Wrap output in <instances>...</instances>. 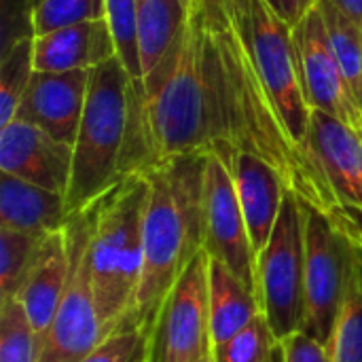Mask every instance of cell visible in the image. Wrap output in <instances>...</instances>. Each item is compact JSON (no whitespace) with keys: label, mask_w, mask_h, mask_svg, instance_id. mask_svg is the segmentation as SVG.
I'll return each mask as SVG.
<instances>
[{"label":"cell","mask_w":362,"mask_h":362,"mask_svg":"<svg viewBox=\"0 0 362 362\" xmlns=\"http://www.w3.org/2000/svg\"><path fill=\"white\" fill-rule=\"evenodd\" d=\"M187 2H189V6H191V0H187Z\"/></svg>","instance_id":"cell-37"},{"label":"cell","mask_w":362,"mask_h":362,"mask_svg":"<svg viewBox=\"0 0 362 362\" xmlns=\"http://www.w3.org/2000/svg\"><path fill=\"white\" fill-rule=\"evenodd\" d=\"M91 221L93 210L89 204L70 214L64 227L68 242V278L38 362H78L104 339L89 269Z\"/></svg>","instance_id":"cell-7"},{"label":"cell","mask_w":362,"mask_h":362,"mask_svg":"<svg viewBox=\"0 0 362 362\" xmlns=\"http://www.w3.org/2000/svg\"><path fill=\"white\" fill-rule=\"evenodd\" d=\"M305 314L303 333L331 348L346 293L348 244L339 223L305 204Z\"/></svg>","instance_id":"cell-8"},{"label":"cell","mask_w":362,"mask_h":362,"mask_svg":"<svg viewBox=\"0 0 362 362\" xmlns=\"http://www.w3.org/2000/svg\"><path fill=\"white\" fill-rule=\"evenodd\" d=\"M66 278H68L66 229H57V231L45 235V240L38 248L36 261L17 293V299L23 305L25 316L34 329L36 344H38V356H40L45 339L49 335V329L53 325V318L57 314V305L64 295Z\"/></svg>","instance_id":"cell-16"},{"label":"cell","mask_w":362,"mask_h":362,"mask_svg":"<svg viewBox=\"0 0 362 362\" xmlns=\"http://www.w3.org/2000/svg\"><path fill=\"white\" fill-rule=\"evenodd\" d=\"M210 257L202 250L168 293L148 335L146 362H199L212 352Z\"/></svg>","instance_id":"cell-9"},{"label":"cell","mask_w":362,"mask_h":362,"mask_svg":"<svg viewBox=\"0 0 362 362\" xmlns=\"http://www.w3.org/2000/svg\"><path fill=\"white\" fill-rule=\"evenodd\" d=\"M146 197V176L129 174L91 202L89 269L104 337L134 329V310L144 265L142 233Z\"/></svg>","instance_id":"cell-3"},{"label":"cell","mask_w":362,"mask_h":362,"mask_svg":"<svg viewBox=\"0 0 362 362\" xmlns=\"http://www.w3.org/2000/svg\"><path fill=\"white\" fill-rule=\"evenodd\" d=\"M263 362H284V346H282V341H278V344L269 350V354L265 356V361Z\"/></svg>","instance_id":"cell-34"},{"label":"cell","mask_w":362,"mask_h":362,"mask_svg":"<svg viewBox=\"0 0 362 362\" xmlns=\"http://www.w3.org/2000/svg\"><path fill=\"white\" fill-rule=\"evenodd\" d=\"M331 216L339 223L348 244L346 293L331 341V356L333 362H362V223L346 208Z\"/></svg>","instance_id":"cell-18"},{"label":"cell","mask_w":362,"mask_h":362,"mask_svg":"<svg viewBox=\"0 0 362 362\" xmlns=\"http://www.w3.org/2000/svg\"><path fill=\"white\" fill-rule=\"evenodd\" d=\"M276 344L278 337L261 312L229 341L214 346L212 354L216 362H263Z\"/></svg>","instance_id":"cell-28"},{"label":"cell","mask_w":362,"mask_h":362,"mask_svg":"<svg viewBox=\"0 0 362 362\" xmlns=\"http://www.w3.org/2000/svg\"><path fill=\"white\" fill-rule=\"evenodd\" d=\"M233 151L229 142H216L208 151L204 174V250L257 293V252L231 172Z\"/></svg>","instance_id":"cell-10"},{"label":"cell","mask_w":362,"mask_h":362,"mask_svg":"<svg viewBox=\"0 0 362 362\" xmlns=\"http://www.w3.org/2000/svg\"><path fill=\"white\" fill-rule=\"evenodd\" d=\"M333 4H337L352 21H356L362 28V0H331Z\"/></svg>","instance_id":"cell-33"},{"label":"cell","mask_w":362,"mask_h":362,"mask_svg":"<svg viewBox=\"0 0 362 362\" xmlns=\"http://www.w3.org/2000/svg\"><path fill=\"white\" fill-rule=\"evenodd\" d=\"M104 17L106 0H40L30 13V28L32 36H40L66 25Z\"/></svg>","instance_id":"cell-26"},{"label":"cell","mask_w":362,"mask_h":362,"mask_svg":"<svg viewBox=\"0 0 362 362\" xmlns=\"http://www.w3.org/2000/svg\"><path fill=\"white\" fill-rule=\"evenodd\" d=\"M0 362H38L36 335L17 297L0 299Z\"/></svg>","instance_id":"cell-25"},{"label":"cell","mask_w":362,"mask_h":362,"mask_svg":"<svg viewBox=\"0 0 362 362\" xmlns=\"http://www.w3.org/2000/svg\"><path fill=\"white\" fill-rule=\"evenodd\" d=\"M34 74V38L17 36L2 47L0 57V127L15 119L19 102Z\"/></svg>","instance_id":"cell-23"},{"label":"cell","mask_w":362,"mask_h":362,"mask_svg":"<svg viewBox=\"0 0 362 362\" xmlns=\"http://www.w3.org/2000/svg\"><path fill=\"white\" fill-rule=\"evenodd\" d=\"M242 42L272 95L293 140L314 157L310 146L312 106L308 102L293 28L265 0H233Z\"/></svg>","instance_id":"cell-5"},{"label":"cell","mask_w":362,"mask_h":362,"mask_svg":"<svg viewBox=\"0 0 362 362\" xmlns=\"http://www.w3.org/2000/svg\"><path fill=\"white\" fill-rule=\"evenodd\" d=\"M310 146L341 208L362 214V129L312 110Z\"/></svg>","instance_id":"cell-14"},{"label":"cell","mask_w":362,"mask_h":362,"mask_svg":"<svg viewBox=\"0 0 362 362\" xmlns=\"http://www.w3.org/2000/svg\"><path fill=\"white\" fill-rule=\"evenodd\" d=\"M136 13H138V0H106V19L112 30L117 55L127 68L134 85L142 89L144 83H142L138 40H136Z\"/></svg>","instance_id":"cell-27"},{"label":"cell","mask_w":362,"mask_h":362,"mask_svg":"<svg viewBox=\"0 0 362 362\" xmlns=\"http://www.w3.org/2000/svg\"><path fill=\"white\" fill-rule=\"evenodd\" d=\"M282 346H284V362H333L331 348L305 335L303 331L284 339Z\"/></svg>","instance_id":"cell-31"},{"label":"cell","mask_w":362,"mask_h":362,"mask_svg":"<svg viewBox=\"0 0 362 362\" xmlns=\"http://www.w3.org/2000/svg\"><path fill=\"white\" fill-rule=\"evenodd\" d=\"M199 362H216V361H214V354L210 352V354H208L206 358H202V361H199Z\"/></svg>","instance_id":"cell-35"},{"label":"cell","mask_w":362,"mask_h":362,"mask_svg":"<svg viewBox=\"0 0 362 362\" xmlns=\"http://www.w3.org/2000/svg\"><path fill=\"white\" fill-rule=\"evenodd\" d=\"M223 140L216 72L202 17L191 11L165 62L138 89L132 83L123 176L146 174L161 161L210 151Z\"/></svg>","instance_id":"cell-1"},{"label":"cell","mask_w":362,"mask_h":362,"mask_svg":"<svg viewBox=\"0 0 362 362\" xmlns=\"http://www.w3.org/2000/svg\"><path fill=\"white\" fill-rule=\"evenodd\" d=\"M276 13L280 19H284L291 28L299 25L301 19L312 11L316 8L318 0H265Z\"/></svg>","instance_id":"cell-32"},{"label":"cell","mask_w":362,"mask_h":362,"mask_svg":"<svg viewBox=\"0 0 362 362\" xmlns=\"http://www.w3.org/2000/svg\"><path fill=\"white\" fill-rule=\"evenodd\" d=\"M191 11L202 17L210 36L223 38L238 32L233 0H191Z\"/></svg>","instance_id":"cell-30"},{"label":"cell","mask_w":362,"mask_h":362,"mask_svg":"<svg viewBox=\"0 0 362 362\" xmlns=\"http://www.w3.org/2000/svg\"><path fill=\"white\" fill-rule=\"evenodd\" d=\"M38 2H40V0H30V4H32V8H34V6H36Z\"/></svg>","instance_id":"cell-36"},{"label":"cell","mask_w":362,"mask_h":362,"mask_svg":"<svg viewBox=\"0 0 362 362\" xmlns=\"http://www.w3.org/2000/svg\"><path fill=\"white\" fill-rule=\"evenodd\" d=\"M146 361V333L125 329L104 337L78 362H142Z\"/></svg>","instance_id":"cell-29"},{"label":"cell","mask_w":362,"mask_h":362,"mask_svg":"<svg viewBox=\"0 0 362 362\" xmlns=\"http://www.w3.org/2000/svg\"><path fill=\"white\" fill-rule=\"evenodd\" d=\"M208 151L176 155L144 176V265L134 329L148 335L168 293L204 250V174Z\"/></svg>","instance_id":"cell-2"},{"label":"cell","mask_w":362,"mask_h":362,"mask_svg":"<svg viewBox=\"0 0 362 362\" xmlns=\"http://www.w3.org/2000/svg\"><path fill=\"white\" fill-rule=\"evenodd\" d=\"M74 148L40 127L13 119L0 127V172L66 195Z\"/></svg>","instance_id":"cell-12"},{"label":"cell","mask_w":362,"mask_h":362,"mask_svg":"<svg viewBox=\"0 0 362 362\" xmlns=\"http://www.w3.org/2000/svg\"><path fill=\"white\" fill-rule=\"evenodd\" d=\"M187 0H138L136 40L142 83L165 62L189 19Z\"/></svg>","instance_id":"cell-21"},{"label":"cell","mask_w":362,"mask_h":362,"mask_svg":"<svg viewBox=\"0 0 362 362\" xmlns=\"http://www.w3.org/2000/svg\"><path fill=\"white\" fill-rule=\"evenodd\" d=\"M89 83L91 70H34L15 117L40 127L62 142L74 144L89 93Z\"/></svg>","instance_id":"cell-13"},{"label":"cell","mask_w":362,"mask_h":362,"mask_svg":"<svg viewBox=\"0 0 362 362\" xmlns=\"http://www.w3.org/2000/svg\"><path fill=\"white\" fill-rule=\"evenodd\" d=\"M257 297L278 341L303 329L305 314V212L286 189L278 223L257 257Z\"/></svg>","instance_id":"cell-6"},{"label":"cell","mask_w":362,"mask_h":362,"mask_svg":"<svg viewBox=\"0 0 362 362\" xmlns=\"http://www.w3.org/2000/svg\"><path fill=\"white\" fill-rule=\"evenodd\" d=\"M132 83L119 55L91 70L85 110L72 144V178L66 191L68 214L87 208L123 178L121 157L127 136Z\"/></svg>","instance_id":"cell-4"},{"label":"cell","mask_w":362,"mask_h":362,"mask_svg":"<svg viewBox=\"0 0 362 362\" xmlns=\"http://www.w3.org/2000/svg\"><path fill=\"white\" fill-rule=\"evenodd\" d=\"M142 362H146V361H142Z\"/></svg>","instance_id":"cell-38"},{"label":"cell","mask_w":362,"mask_h":362,"mask_svg":"<svg viewBox=\"0 0 362 362\" xmlns=\"http://www.w3.org/2000/svg\"><path fill=\"white\" fill-rule=\"evenodd\" d=\"M34 38V70L68 72L93 70L117 55L108 19H93L53 30Z\"/></svg>","instance_id":"cell-17"},{"label":"cell","mask_w":362,"mask_h":362,"mask_svg":"<svg viewBox=\"0 0 362 362\" xmlns=\"http://www.w3.org/2000/svg\"><path fill=\"white\" fill-rule=\"evenodd\" d=\"M42 240L45 235L0 227V299L17 297L36 261Z\"/></svg>","instance_id":"cell-24"},{"label":"cell","mask_w":362,"mask_h":362,"mask_svg":"<svg viewBox=\"0 0 362 362\" xmlns=\"http://www.w3.org/2000/svg\"><path fill=\"white\" fill-rule=\"evenodd\" d=\"M208 310H210V337L212 348L229 341L252 318L261 314V303L227 265L210 259L208 276Z\"/></svg>","instance_id":"cell-20"},{"label":"cell","mask_w":362,"mask_h":362,"mask_svg":"<svg viewBox=\"0 0 362 362\" xmlns=\"http://www.w3.org/2000/svg\"><path fill=\"white\" fill-rule=\"evenodd\" d=\"M66 195L0 174V227L47 235L68 223Z\"/></svg>","instance_id":"cell-19"},{"label":"cell","mask_w":362,"mask_h":362,"mask_svg":"<svg viewBox=\"0 0 362 362\" xmlns=\"http://www.w3.org/2000/svg\"><path fill=\"white\" fill-rule=\"evenodd\" d=\"M293 34L310 106L362 129V108L333 53L329 30L318 6L293 28Z\"/></svg>","instance_id":"cell-11"},{"label":"cell","mask_w":362,"mask_h":362,"mask_svg":"<svg viewBox=\"0 0 362 362\" xmlns=\"http://www.w3.org/2000/svg\"><path fill=\"white\" fill-rule=\"evenodd\" d=\"M316 6L325 17L333 53L362 108V28L331 0H318Z\"/></svg>","instance_id":"cell-22"},{"label":"cell","mask_w":362,"mask_h":362,"mask_svg":"<svg viewBox=\"0 0 362 362\" xmlns=\"http://www.w3.org/2000/svg\"><path fill=\"white\" fill-rule=\"evenodd\" d=\"M231 172L248 233L259 257L278 223L286 185L272 163L250 151H233Z\"/></svg>","instance_id":"cell-15"}]
</instances>
